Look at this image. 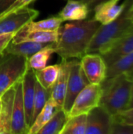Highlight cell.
I'll use <instances>...</instances> for the list:
<instances>
[{
	"label": "cell",
	"instance_id": "cell-4",
	"mask_svg": "<svg viewBox=\"0 0 133 134\" xmlns=\"http://www.w3.org/2000/svg\"><path fill=\"white\" fill-rule=\"evenodd\" d=\"M28 58L4 53L0 56V97L21 80L28 68Z\"/></svg>",
	"mask_w": 133,
	"mask_h": 134
},
{
	"label": "cell",
	"instance_id": "cell-19",
	"mask_svg": "<svg viewBox=\"0 0 133 134\" xmlns=\"http://www.w3.org/2000/svg\"><path fill=\"white\" fill-rule=\"evenodd\" d=\"M120 74H133V52L121 57L107 66V78Z\"/></svg>",
	"mask_w": 133,
	"mask_h": 134
},
{
	"label": "cell",
	"instance_id": "cell-12",
	"mask_svg": "<svg viewBox=\"0 0 133 134\" xmlns=\"http://www.w3.org/2000/svg\"><path fill=\"white\" fill-rule=\"evenodd\" d=\"M131 52H133V24L118 41L100 55L108 66L117 59Z\"/></svg>",
	"mask_w": 133,
	"mask_h": 134
},
{
	"label": "cell",
	"instance_id": "cell-25",
	"mask_svg": "<svg viewBox=\"0 0 133 134\" xmlns=\"http://www.w3.org/2000/svg\"><path fill=\"white\" fill-rule=\"evenodd\" d=\"M87 115L67 119L60 134H85Z\"/></svg>",
	"mask_w": 133,
	"mask_h": 134
},
{
	"label": "cell",
	"instance_id": "cell-33",
	"mask_svg": "<svg viewBox=\"0 0 133 134\" xmlns=\"http://www.w3.org/2000/svg\"><path fill=\"white\" fill-rule=\"evenodd\" d=\"M127 16L129 19L133 23V2L129 5L128 10H127Z\"/></svg>",
	"mask_w": 133,
	"mask_h": 134
},
{
	"label": "cell",
	"instance_id": "cell-11",
	"mask_svg": "<svg viewBox=\"0 0 133 134\" xmlns=\"http://www.w3.org/2000/svg\"><path fill=\"white\" fill-rule=\"evenodd\" d=\"M22 94V79L15 85V97L11 121V134L28 133Z\"/></svg>",
	"mask_w": 133,
	"mask_h": 134
},
{
	"label": "cell",
	"instance_id": "cell-35",
	"mask_svg": "<svg viewBox=\"0 0 133 134\" xmlns=\"http://www.w3.org/2000/svg\"><path fill=\"white\" fill-rule=\"evenodd\" d=\"M0 111H1V98H0Z\"/></svg>",
	"mask_w": 133,
	"mask_h": 134
},
{
	"label": "cell",
	"instance_id": "cell-30",
	"mask_svg": "<svg viewBox=\"0 0 133 134\" xmlns=\"http://www.w3.org/2000/svg\"><path fill=\"white\" fill-rule=\"evenodd\" d=\"M15 34L16 33H8V34L0 35V56L4 53L5 48L7 47L9 43L12 41Z\"/></svg>",
	"mask_w": 133,
	"mask_h": 134
},
{
	"label": "cell",
	"instance_id": "cell-22",
	"mask_svg": "<svg viewBox=\"0 0 133 134\" xmlns=\"http://www.w3.org/2000/svg\"><path fill=\"white\" fill-rule=\"evenodd\" d=\"M63 20L60 16H52L40 21L31 20L28 22L20 31L28 32L34 31H56L61 26Z\"/></svg>",
	"mask_w": 133,
	"mask_h": 134
},
{
	"label": "cell",
	"instance_id": "cell-6",
	"mask_svg": "<svg viewBox=\"0 0 133 134\" xmlns=\"http://www.w3.org/2000/svg\"><path fill=\"white\" fill-rule=\"evenodd\" d=\"M69 61V76L67 80L66 97L63 105V110L67 114V116L75 97L80 91L89 83L82 70L81 62L75 59L70 60Z\"/></svg>",
	"mask_w": 133,
	"mask_h": 134
},
{
	"label": "cell",
	"instance_id": "cell-24",
	"mask_svg": "<svg viewBox=\"0 0 133 134\" xmlns=\"http://www.w3.org/2000/svg\"><path fill=\"white\" fill-rule=\"evenodd\" d=\"M53 43L54 42L48 44L46 46L31 56L27 61L28 68L34 70H38L45 68L47 65L50 57L54 53Z\"/></svg>",
	"mask_w": 133,
	"mask_h": 134
},
{
	"label": "cell",
	"instance_id": "cell-27",
	"mask_svg": "<svg viewBox=\"0 0 133 134\" xmlns=\"http://www.w3.org/2000/svg\"><path fill=\"white\" fill-rule=\"evenodd\" d=\"M113 122L133 126V108H127L112 116Z\"/></svg>",
	"mask_w": 133,
	"mask_h": 134
},
{
	"label": "cell",
	"instance_id": "cell-36",
	"mask_svg": "<svg viewBox=\"0 0 133 134\" xmlns=\"http://www.w3.org/2000/svg\"><path fill=\"white\" fill-rule=\"evenodd\" d=\"M0 98H1V97H0Z\"/></svg>",
	"mask_w": 133,
	"mask_h": 134
},
{
	"label": "cell",
	"instance_id": "cell-16",
	"mask_svg": "<svg viewBox=\"0 0 133 134\" xmlns=\"http://www.w3.org/2000/svg\"><path fill=\"white\" fill-rule=\"evenodd\" d=\"M90 9L88 5L78 0H67V4L58 13L63 21H74L87 19Z\"/></svg>",
	"mask_w": 133,
	"mask_h": 134
},
{
	"label": "cell",
	"instance_id": "cell-9",
	"mask_svg": "<svg viewBox=\"0 0 133 134\" xmlns=\"http://www.w3.org/2000/svg\"><path fill=\"white\" fill-rule=\"evenodd\" d=\"M112 123V115L99 105L87 114L85 134H111Z\"/></svg>",
	"mask_w": 133,
	"mask_h": 134
},
{
	"label": "cell",
	"instance_id": "cell-14",
	"mask_svg": "<svg viewBox=\"0 0 133 134\" xmlns=\"http://www.w3.org/2000/svg\"><path fill=\"white\" fill-rule=\"evenodd\" d=\"M60 74L55 85L53 86L51 90L50 94V98L55 103L56 109H63V105L67 93L70 61L67 59H62L60 63Z\"/></svg>",
	"mask_w": 133,
	"mask_h": 134
},
{
	"label": "cell",
	"instance_id": "cell-10",
	"mask_svg": "<svg viewBox=\"0 0 133 134\" xmlns=\"http://www.w3.org/2000/svg\"><path fill=\"white\" fill-rule=\"evenodd\" d=\"M132 0H106L98 3L92 9L93 19L101 24H109L123 13L128 4Z\"/></svg>",
	"mask_w": 133,
	"mask_h": 134
},
{
	"label": "cell",
	"instance_id": "cell-21",
	"mask_svg": "<svg viewBox=\"0 0 133 134\" xmlns=\"http://www.w3.org/2000/svg\"><path fill=\"white\" fill-rule=\"evenodd\" d=\"M56 109V104L49 97L45 106L36 116L31 126H30L28 134H38V131L50 120Z\"/></svg>",
	"mask_w": 133,
	"mask_h": 134
},
{
	"label": "cell",
	"instance_id": "cell-31",
	"mask_svg": "<svg viewBox=\"0 0 133 134\" xmlns=\"http://www.w3.org/2000/svg\"><path fill=\"white\" fill-rule=\"evenodd\" d=\"M16 0H0V14L10 6Z\"/></svg>",
	"mask_w": 133,
	"mask_h": 134
},
{
	"label": "cell",
	"instance_id": "cell-3",
	"mask_svg": "<svg viewBox=\"0 0 133 134\" xmlns=\"http://www.w3.org/2000/svg\"><path fill=\"white\" fill-rule=\"evenodd\" d=\"M132 2V0L128 4L116 20L107 24H100L89 45L86 53L102 54L127 31L133 24L127 16L128 8Z\"/></svg>",
	"mask_w": 133,
	"mask_h": 134
},
{
	"label": "cell",
	"instance_id": "cell-26",
	"mask_svg": "<svg viewBox=\"0 0 133 134\" xmlns=\"http://www.w3.org/2000/svg\"><path fill=\"white\" fill-rule=\"evenodd\" d=\"M51 91H49L43 88L39 82L36 80L35 82V90H34V105H33V112L31 117V124L34 122L36 116L42 111L45 106L46 101L49 98Z\"/></svg>",
	"mask_w": 133,
	"mask_h": 134
},
{
	"label": "cell",
	"instance_id": "cell-34",
	"mask_svg": "<svg viewBox=\"0 0 133 134\" xmlns=\"http://www.w3.org/2000/svg\"><path fill=\"white\" fill-rule=\"evenodd\" d=\"M133 108V74L132 75V86H131V95H130V100L128 108Z\"/></svg>",
	"mask_w": 133,
	"mask_h": 134
},
{
	"label": "cell",
	"instance_id": "cell-18",
	"mask_svg": "<svg viewBox=\"0 0 133 134\" xmlns=\"http://www.w3.org/2000/svg\"><path fill=\"white\" fill-rule=\"evenodd\" d=\"M36 80L45 90L51 91L55 85L60 71V65L54 64L45 66V68L38 70H34Z\"/></svg>",
	"mask_w": 133,
	"mask_h": 134
},
{
	"label": "cell",
	"instance_id": "cell-8",
	"mask_svg": "<svg viewBox=\"0 0 133 134\" xmlns=\"http://www.w3.org/2000/svg\"><path fill=\"white\" fill-rule=\"evenodd\" d=\"M80 62L89 83L101 84L107 78V64L100 53H86Z\"/></svg>",
	"mask_w": 133,
	"mask_h": 134
},
{
	"label": "cell",
	"instance_id": "cell-15",
	"mask_svg": "<svg viewBox=\"0 0 133 134\" xmlns=\"http://www.w3.org/2000/svg\"><path fill=\"white\" fill-rule=\"evenodd\" d=\"M15 85L7 90L1 96L0 134H11V121L15 97Z\"/></svg>",
	"mask_w": 133,
	"mask_h": 134
},
{
	"label": "cell",
	"instance_id": "cell-13",
	"mask_svg": "<svg viewBox=\"0 0 133 134\" xmlns=\"http://www.w3.org/2000/svg\"><path fill=\"white\" fill-rule=\"evenodd\" d=\"M35 82L36 78L34 75V71L32 68H28L22 79V94L25 110L26 123L29 129L31 125Z\"/></svg>",
	"mask_w": 133,
	"mask_h": 134
},
{
	"label": "cell",
	"instance_id": "cell-2",
	"mask_svg": "<svg viewBox=\"0 0 133 134\" xmlns=\"http://www.w3.org/2000/svg\"><path fill=\"white\" fill-rule=\"evenodd\" d=\"M132 86V75L120 74L106 78L101 83L102 96L100 105L112 116L128 108Z\"/></svg>",
	"mask_w": 133,
	"mask_h": 134
},
{
	"label": "cell",
	"instance_id": "cell-5",
	"mask_svg": "<svg viewBox=\"0 0 133 134\" xmlns=\"http://www.w3.org/2000/svg\"><path fill=\"white\" fill-rule=\"evenodd\" d=\"M102 96L101 84L89 83L75 97L67 114V119L87 115L94 108L100 105Z\"/></svg>",
	"mask_w": 133,
	"mask_h": 134
},
{
	"label": "cell",
	"instance_id": "cell-29",
	"mask_svg": "<svg viewBox=\"0 0 133 134\" xmlns=\"http://www.w3.org/2000/svg\"><path fill=\"white\" fill-rule=\"evenodd\" d=\"M131 134L133 133V126L114 122L112 123L111 134Z\"/></svg>",
	"mask_w": 133,
	"mask_h": 134
},
{
	"label": "cell",
	"instance_id": "cell-20",
	"mask_svg": "<svg viewBox=\"0 0 133 134\" xmlns=\"http://www.w3.org/2000/svg\"><path fill=\"white\" fill-rule=\"evenodd\" d=\"M49 43H39L34 42H21L18 43L9 42L4 53L20 55L29 58L34 53L44 48Z\"/></svg>",
	"mask_w": 133,
	"mask_h": 134
},
{
	"label": "cell",
	"instance_id": "cell-17",
	"mask_svg": "<svg viewBox=\"0 0 133 134\" xmlns=\"http://www.w3.org/2000/svg\"><path fill=\"white\" fill-rule=\"evenodd\" d=\"M58 38V30L51 31H17L13 36L11 42L18 43L21 42H34L39 43H53L57 40Z\"/></svg>",
	"mask_w": 133,
	"mask_h": 134
},
{
	"label": "cell",
	"instance_id": "cell-23",
	"mask_svg": "<svg viewBox=\"0 0 133 134\" xmlns=\"http://www.w3.org/2000/svg\"><path fill=\"white\" fill-rule=\"evenodd\" d=\"M67 120V114L63 109H56L50 120L38 131V134H60Z\"/></svg>",
	"mask_w": 133,
	"mask_h": 134
},
{
	"label": "cell",
	"instance_id": "cell-1",
	"mask_svg": "<svg viewBox=\"0 0 133 134\" xmlns=\"http://www.w3.org/2000/svg\"><path fill=\"white\" fill-rule=\"evenodd\" d=\"M100 24L92 18L74 20L60 26L57 40L53 43L54 53L62 59H81L86 54L89 45Z\"/></svg>",
	"mask_w": 133,
	"mask_h": 134
},
{
	"label": "cell",
	"instance_id": "cell-32",
	"mask_svg": "<svg viewBox=\"0 0 133 134\" xmlns=\"http://www.w3.org/2000/svg\"><path fill=\"white\" fill-rule=\"evenodd\" d=\"M78 1H80V2H84L85 4H86L89 7V9L91 10L94 8V6L96 5H97L98 3L100 2H102L103 1H106V0H78Z\"/></svg>",
	"mask_w": 133,
	"mask_h": 134
},
{
	"label": "cell",
	"instance_id": "cell-7",
	"mask_svg": "<svg viewBox=\"0 0 133 134\" xmlns=\"http://www.w3.org/2000/svg\"><path fill=\"white\" fill-rule=\"evenodd\" d=\"M39 14L34 9L25 7L0 17V35L16 33Z\"/></svg>",
	"mask_w": 133,
	"mask_h": 134
},
{
	"label": "cell",
	"instance_id": "cell-28",
	"mask_svg": "<svg viewBox=\"0 0 133 134\" xmlns=\"http://www.w3.org/2000/svg\"><path fill=\"white\" fill-rule=\"evenodd\" d=\"M35 0H16L10 6H9L4 12H2L0 14V17L4 16L7 14H9L11 13H13L15 11H17L20 9L27 7L29 4L34 2Z\"/></svg>",
	"mask_w": 133,
	"mask_h": 134
}]
</instances>
